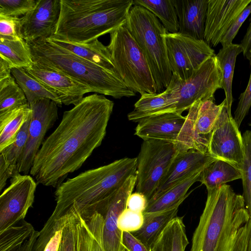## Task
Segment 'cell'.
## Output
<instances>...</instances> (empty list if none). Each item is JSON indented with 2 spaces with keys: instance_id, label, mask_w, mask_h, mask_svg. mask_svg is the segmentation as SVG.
Masks as SVG:
<instances>
[{
  "instance_id": "cell-24",
  "label": "cell",
  "mask_w": 251,
  "mask_h": 251,
  "mask_svg": "<svg viewBox=\"0 0 251 251\" xmlns=\"http://www.w3.org/2000/svg\"><path fill=\"white\" fill-rule=\"evenodd\" d=\"M179 203L164 211L144 214V223L139 230L131 232L148 248L151 247L168 224L177 216Z\"/></svg>"
},
{
  "instance_id": "cell-11",
  "label": "cell",
  "mask_w": 251,
  "mask_h": 251,
  "mask_svg": "<svg viewBox=\"0 0 251 251\" xmlns=\"http://www.w3.org/2000/svg\"><path fill=\"white\" fill-rule=\"evenodd\" d=\"M171 72L182 80L188 79L214 50L204 40H198L177 32L164 36Z\"/></svg>"
},
{
  "instance_id": "cell-34",
  "label": "cell",
  "mask_w": 251,
  "mask_h": 251,
  "mask_svg": "<svg viewBox=\"0 0 251 251\" xmlns=\"http://www.w3.org/2000/svg\"><path fill=\"white\" fill-rule=\"evenodd\" d=\"M34 231L31 224L23 220L0 232V251H20Z\"/></svg>"
},
{
  "instance_id": "cell-26",
  "label": "cell",
  "mask_w": 251,
  "mask_h": 251,
  "mask_svg": "<svg viewBox=\"0 0 251 251\" xmlns=\"http://www.w3.org/2000/svg\"><path fill=\"white\" fill-rule=\"evenodd\" d=\"M189 244L183 218L176 216L166 226L151 251H185Z\"/></svg>"
},
{
  "instance_id": "cell-4",
  "label": "cell",
  "mask_w": 251,
  "mask_h": 251,
  "mask_svg": "<svg viewBox=\"0 0 251 251\" xmlns=\"http://www.w3.org/2000/svg\"><path fill=\"white\" fill-rule=\"evenodd\" d=\"M133 0H60L54 36L91 42L126 24Z\"/></svg>"
},
{
  "instance_id": "cell-50",
  "label": "cell",
  "mask_w": 251,
  "mask_h": 251,
  "mask_svg": "<svg viewBox=\"0 0 251 251\" xmlns=\"http://www.w3.org/2000/svg\"><path fill=\"white\" fill-rule=\"evenodd\" d=\"M11 177V174L6 167L2 157L0 156V191L5 186L7 180Z\"/></svg>"
},
{
  "instance_id": "cell-6",
  "label": "cell",
  "mask_w": 251,
  "mask_h": 251,
  "mask_svg": "<svg viewBox=\"0 0 251 251\" xmlns=\"http://www.w3.org/2000/svg\"><path fill=\"white\" fill-rule=\"evenodd\" d=\"M125 25L144 54L157 93H162L172 77L164 38L168 32L154 14L137 5L131 8Z\"/></svg>"
},
{
  "instance_id": "cell-35",
  "label": "cell",
  "mask_w": 251,
  "mask_h": 251,
  "mask_svg": "<svg viewBox=\"0 0 251 251\" xmlns=\"http://www.w3.org/2000/svg\"><path fill=\"white\" fill-rule=\"evenodd\" d=\"M31 115V113L20 130L15 141L0 151V156L4 161L11 177L15 175L17 165L26 143Z\"/></svg>"
},
{
  "instance_id": "cell-51",
  "label": "cell",
  "mask_w": 251,
  "mask_h": 251,
  "mask_svg": "<svg viewBox=\"0 0 251 251\" xmlns=\"http://www.w3.org/2000/svg\"><path fill=\"white\" fill-rule=\"evenodd\" d=\"M12 68L5 60L0 58V80L9 78L12 76Z\"/></svg>"
},
{
  "instance_id": "cell-3",
  "label": "cell",
  "mask_w": 251,
  "mask_h": 251,
  "mask_svg": "<svg viewBox=\"0 0 251 251\" xmlns=\"http://www.w3.org/2000/svg\"><path fill=\"white\" fill-rule=\"evenodd\" d=\"M250 218L243 196L235 194L230 185L207 190L190 251H230L239 230Z\"/></svg>"
},
{
  "instance_id": "cell-25",
  "label": "cell",
  "mask_w": 251,
  "mask_h": 251,
  "mask_svg": "<svg viewBox=\"0 0 251 251\" xmlns=\"http://www.w3.org/2000/svg\"><path fill=\"white\" fill-rule=\"evenodd\" d=\"M202 171L189 176L168 189L157 198L150 201L143 214L161 212L179 203H182L189 194L187 193L189 189L194 183L199 181Z\"/></svg>"
},
{
  "instance_id": "cell-31",
  "label": "cell",
  "mask_w": 251,
  "mask_h": 251,
  "mask_svg": "<svg viewBox=\"0 0 251 251\" xmlns=\"http://www.w3.org/2000/svg\"><path fill=\"white\" fill-rule=\"evenodd\" d=\"M31 113L28 104L0 117V151L15 141Z\"/></svg>"
},
{
  "instance_id": "cell-15",
  "label": "cell",
  "mask_w": 251,
  "mask_h": 251,
  "mask_svg": "<svg viewBox=\"0 0 251 251\" xmlns=\"http://www.w3.org/2000/svg\"><path fill=\"white\" fill-rule=\"evenodd\" d=\"M60 13V0H37L34 8L20 18L19 33L27 43L54 35Z\"/></svg>"
},
{
  "instance_id": "cell-13",
  "label": "cell",
  "mask_w": 251,
  "mask_h": 251,
  "mask_svg": "<svg viewBox=\"0 0 251 251\" xmlns=\"http://www.w3.org/2000/svg\"><path fill=\"white\" fill-rule=\"evenodd\" d=\"M37 183L30 176L17 174L0 196V232L24 220L32 207Z\"/></svg>"
},
{
  "instance_id": "cell-39",
  "label": "cell",
  "mask_w": 251,
  "mask_h": 251,
  "mask_svg": "<svg viewBox=\"0 0 251 251\" xmlns=\"http://www.w3.org/2000/svg\"><path fill=\"white\" fill-rule=\"evenodd\" d=\"M69 215H65L53 223L46 222L42 229L39 231L32 251H44L48 243L53 237L56 231L67 222Z\"/></svg>"
},
{
  "instance_id": "cell-27",
  "label": "cell",
  "mask_w": 251,
  "mask_h": 251,
  "mask_svg": "<svg viewBox=\"0 0 251 251\" xmlns=\"http://www.w3.org/2000/svg\"><path fill=\"white\" fill-rule=\"evenodd\" d=\"M241 177V171L233 165L224 160L215 159L204 168L199 181L208 190Z\"/></svg>"
},
{
  "instance_id": "cell-14",
  "label": "cell",
  "mask_w": 251,
  "mask_h": 251,
  "mask_svg": "<svg viewBox=\"0 0 251 251\" xmlns=\"http://www.w3.org/2000/svg\"><path fill=\"white\" fill-rule=\"evenodd\" d=\"M208 153L213 158L228 162L240 171L244 155L242 135L234 118L223 107L210 134Z\"/></svg>"
},
{
  "instance_id": "cell-30",
  "label": "cell",
  "mask_w": 251,
  "mask_h": 251,
  "mask_svg": "<svg viewBox=\"0 0 251 251\" xmlns=\"http://www.w3.org/2000/svg\"><path fill=\"white\" fill-rule=\"evenodd\" d=\"M11 74L16 82L24 91L29 105L43 99H50L61 106L58 98L39 81L29 75L24 68H12Z\"/></svg>"
},
{
  "instance_id": "cell-7",
  "label": "cell",
  "mask_w": 251,
  "mask_h": 251,
  "mask_svg": "<svg viewBox=\"0 0 251 251\" xmlns=\"http://www.w3.org/2000/svg\"><path fill=\"white\" fill-rule=\"evenodd\" d=\"M107 47L117 73L128 89L141 95L157 93L144 54L125 24L110 33Z\"/></svg>"
},
{
  "instance_id": "cell-48",
  "label": "cell",
  "mask_w": 251,
  "mask_h": 251,
  "mask_svg": "<svg viewBox=\"0 0 251 251\" xmlns=\"http://www.w3.org/2000/svg\"><path fill=\"white\" fill-rule=\"evenodd\" d=\"M240 45L244 56L249 60L251 59V19L247 32Z\"/></svg>"
},
{
  "instance_id": "cell-16",
  "label": "cell",
  "mask_w": 251,
  "mask_h": 251,
  "mask_svg": "<svg viewBox=\"0 0 251 251\" xmlns=\"http://www.w3.org/2000/svg\"><path fill=\"white\" fill-rule=\"evenodd\" d=\"M136 175L129 176L108 200L100 213L103 218L102 242L104 251H125L122 244V231L118 226V218L126 208V202L136 186Z\"/></svg>"
},
{
  "instance_id": "cell-43",
  "label": "cell",
  "mask_w": 251,
  "mask_h": 251,
  "mask_svg": "<svg viewBox=\"0 0 251 251\" xmlns=\"http://www.w3.org/2000/svg\"><path fill=\"white\" fill-rule=\"evenodd\" d=\"M20 18L0 15V38L9 40L23 39L19 33Z\"/></svg>"
},
{
  "instance_id": "cell-54",
  "label": "cell",
  "mask_w": 251,
  "mask_h": 251,
  "mask_svg": "<svg viewBox=\"0 0 251 251\" xmlns=\"http://www.w3.org/2000/svg\"><path fill=\"white\" fill-rule=\"evenodd\" d=\"M77 251H93L92 246L89 244L84 243L80 245L77 249Z\"/></svg>"
},
{
  "instance_id": "cell-55",
  "label": "cell",
  "mask_w": 251,
  "mask_h": 251,
  "mask_svg": "<svg viewBox=\"0 0 251 251\" xmlns=\"http://www.w3.org/2000/svg\"><path fill=\"white\" fill-rule=\"evenodd\" d=\"M249 125L251 126V122L249 123Z\"/></svg>"
},
{
  "instance_id": "cell-1",
  "label": "cell",
  "mask_w": 251,
  "mask_h": 251,
  "mask_svg": "<svg viewBox=\"0 0 251 251\" xmlns=\"http://www.w3.org/2000/svg\"><path fill=\"white\" fill-rule=\"evenodd\" d=\"M113 107V101L95 93L65 111L35 157L30 174L36 182L57 187L79 169L101 145Z\"/></svg>"
},
{
  "instance_id": "cell-36",
  "label": "cell",
  "mask_w": 251,
  "mask_h": 251,
  "mask_svg": "<svg viewBox=\"0 0 251 251\" xmlns=\"http://www.w3.org/2000/svg\"><path fill=\"white\" fill-rule=\"evenodd\" d=\"M244 155L240 169L245 208L251 217V131L246 130L242 135Z\"/></svg>"
},
{
  "instance_id": "cell-19",
  "label": "cell",
  "mask_w": 251,
  "mask_h": 251,
  "mask_svg": "<svg viewBox=\"0 0 251 251\" xmlns=\"http://www.w3.org/2000/svg\"><path fill=\"white\" fill-rule=\"evenodd\" d=\"M215 159L208 153H202L195 150L179 152L173 160L150 201L157 198L189 176L202 171Z\"/></svg>"
},
{
  "instance_id": "cell-5",
  "label": "cell",
  "mask_w": 251,
  "mask_h": 251,
  "mask_svg": "<svg viewBox=\"0 0 251 251\" xmlns=\"http://www.w3.org/2000/svg\"><path fill=\"white\" fill-rule=\"evenodd\" d=\"M29 45L34 62L66 75L87 87L91 92L115 99L136 95L116 72L78 57L48 39Z\"/></svg>"
},
{
  "instance_id": "cell-47",
  "label": "cell",
  "mask_w": 251,
  "mask_h": 251,
  "mask_svg": "<svg viewBox=\"0 0 251 251\" xmlns=\"http://www.w3.org/2000/svg\"><path fill=\"white\" fill-rule=\"evenodd\" d=\"M247 237V225L246 223L239 230L230 251H246Z\"/></svg>"
},
{
  "instance_id": "cell-45",
  "label": "cell",
  "mask_w": 251,
  "mask_h": 251,
  "mask_svg": "<svg viewBox=\"0 0 251 251\" xmlns=\"http://www.w3.org/2000/svg\"><path fill=\"white\" fill-rule=\"evenodd\" d=\"M121 241L127 251H151L129 232L122 231Z\"/></svg>"
},
{
  "instance_id": "cell-12",
  "label": "cell",
  "mask_w": 251,
  "mask_h": 251,
  "mask_svg": "<svg viewBox=\"0 0 251 251\" xmlns=\"http://www.w3.org/2000/svg\"><path fill=\"white\" fill-rule=\"evenodd\" d=\"M29 106L31 115L28 137L17 165L15 175L21 173L27 175L30 172L35 157L44 141L46 133L58 119V106L50 99H41Z\"/></svg>"
},
{
  "instance_id": "cell-10",
  "label": "cell",
  "mask_w": 251,
  "mask_h": 251,
  "mask_svg": "<svg viewBox=\"0 0 251 251\" xmlns=\"http://www.w3.org/2000/svg\"><path fill=\"white\" fill-rule=\"evenodd\" d=\"M214 101L212 100H199L189 109L176 143L180 152L195 150L208 153L210 134L226 103L225 99L219 104H216Z\"/></svg>"
},
{
  "instance_id": "cell-56",
  "label": "cell",
  "mask_w": 251,
  "mask_h": 251,
  "mask_svg": "<svg viewBox=\"0 0 251 251\" xmlns=\"http://www.w3.org/2000/svg\"><path fill=\"white\" fill-rule=\"evenodd\" d=\"M125 251H127L125 249Z\"/></svg>"
},
{
  "instance_id": "cell-9",
  "label": "cell",
  "mask_w": 251,
  "mask_h": 251,
  "mask_svg": "<svg viewBox=\"0 0 251 251\" xmlns=\"http://www.w3.org/2000/svg\"><path fill=\"white\" fill-rule=\"evenodd\" d=\"M179 152L176 143L155 139L143 140L137 157L136 192L144 195L150 201Z\"/></svg>"
},
{
  "instance_id": "cell-33",
  "label": "cell",
  "mask_w": 251,
  "mask_h": 251,
  "mask_svg": "<svg viewBox=\"0 0 251 251\" xmlns=\"http://www.w3.org/2000/svg\"><path fill=\"white\" fill-rule=\"evenodd\" d=\"M28 104L24 91L13 76L0 80V117Z\"/></svg>"
},
{
  "instance_id": "cell-29",
  "label": "cell",
  "mask_w": 251,
  "mask_h": 251,
  "mask_svg": "<svg viewBox=\"0 0 251 251\" xmlns=\"http://www.w3.org/2000/svg\"><path fill=\"white\" fill-rule=\"evenodd\" d=\"M0 58L7 62L12 69L26 70L34 63L29 45L23 39L0 38Z\"/></svg>"
},
{
  "instance_id": "cell-23",
  "label": "cell",
  "mask_w": 251,
  "mask_h": 251,
  "mask_svg": "<svg viewBox=\"0 0 251 251\" xmlns=\"http://www.w3.org/2000/svg\"><path fill=\"white\" fill-rule=\"evenodd\" d=\"M135 103L133 110L127 114L133 122L154 115L176 112L174 104L165 90L160 93H144Z\"/></svg>"
},
{
  "instance_id": "cell-40",
  "label": "cell",
  "mask_w": 251,
  "mask_h": 251,
  "mask_svg": "<svg viewBox=\"0 0 251 251\" xmlns=\"http://www.w3.org/2000/svg\"><path fill=\"white\" fill-rule=\"evenodd\" d=\"M144 223L143 212L126 208L120 214L118 226L122 231L132 232L141 228Z\"/></svg>"
},
{
  "instance_id": "cell-28",
  "label": "cell",
  "mask_w": 251,
  "mask_h": 251,
  "mask_svg": "<svg viewBox=\"0 0 251 251\" xmlns=\"http://www.w3.org/2000/svg\"><path fill=\"white\" fill-rule=\"evenodd\" d=\"M242 52L240 44H230L223 47L216 56L218 59L223 75V88L225 91L228 113L231 114L233 101L232 86L234 71L237 56Z\"/></svg>"
},
{
  "instance_id": "cell-2",
  "label": "cell",
  "mask_w": 251,
  "mask_h": 251,
  "mask_svg": "<svg viewBox=\"0 0 251 251\" xmlns=\"http://www.w3.org/2000/svg\"><path fill=\"white\" fill-rule=\"evenodd\" d=\"M137 164V157H125L63 182L56 187V206L48 220L52 222L75 213L85 221L95 213H100L126 179L136 175Z\"/></svg>"
},
{
  "instance_id": "cell-49",
  "label": "cell",
  "mask_w": 251,
  "mask_h": 251,
  "mask_svg": "<svg viewBox=\"0 0 251 251\" xmlns=\"http://www.w3.org/2000/svg\"><path fill=\"white\" fill-rule=\"evenodd\" d=\"M61 226L54 233L53 237L50 239L44 251H58L60 245L62 229L65 225Z\"/></svg>"
},
{
  "instance_id": "cell-32",
  "label": "cell",
  "mask_w": 251,
  "mask_h": 251,
  "mask_svg": "<svg viewBox=\"0 0 251 251\" xmlns=\"http://www.w3.org/2000/svg\"><path fill=\"white\" fill-rule=\"evenodd\" d=\"M133 5L141 6L151 12L168 32H178V20L174 0H135Z\"/></svg>"
},
{
  "instance_id": "cell-18",
  "label": "cell",
  "mask_w": 251,
  "mask_h": 251,
  "mask_svg": "<svg viewBox=\"0 0 251 251\" xmlns=\"http://www.w3.org/2000/svg\"><path fill=\"white\" fill-rule=\"evenodd\" d=\"M25 70L54 93L62 104L75 105L84 98V94L91 92L87 87L66 75L34 62Z\"/></svg>"
},
{
  "instance_id": "cell-22",
  "label": "cell",
  "mask_w": 251,
  "mask_h": 251,
  "mask_svg": "<svg viewBox=\"0 0 251 251\" xmlns=\"http://www.w3.org/2000/svg\"><path fill=\"white\" fill-rule=\"evenodd\" d=\"M47 39L78 57L116 72L107 46L98 39L85 43L70 42L54 35Z\"/></svg>"
},
{
  "instance_id": "cell-53",
  "label": "cell",
  "mask_w": 251,
  "mask_h": 251,
  "mask_svg": "<svg viewBox=\"0 0 251 251\" xmlns=\"http://www.w3.org/2000/svg\"><path fill=\"white\" fill-rule=\"evenodd\" d=\"M247 247L246 251H251V217L247 223Z\"/></svg>"
},
{
  "instance_id": "cell-21",
  "label": "cell",
  "mask_w": 251,
  "mask_h": 251,
  "mask_svg": "<svg viewBox=\"0 0 251 251\" xmlns=\"http://www.w3.org/2000/svg\"><path fill=\"white\" fill-rule=\"evenodd\" d=\"M179 25L178 32L204 40L208 0H174Z\"/></svg>"
},
{
  "instance_id": "cell-38",
  "label": "cell",
  "mask_w": 251,
  "mask_h": 251,
  "mask_svg": "<svg viewBox=\"0 0 251 251\" xmlns=\"http://www.w3.org/2000/svg\"><path fill=\"white\" fill-rule=\"evenodd\" d=\"M37 0H0V15L20 18L32 9Z\"/></svg>"
},
{
  "instance_id": "cell-41",
  "label": "cell",
  "mask_w": 251,
  "mask_h": 251,
  "mask_svg": "<svg viewBox=\"0 0 251 251\" xmlns=\"http://www.w3.org/2000/svg\"><path fill=\"white\" fill-rule=\"evenodd\" d=\"M85 221L93 235V251H104L102 242L104 225L103 217L100 214L96 212Z\"/></svg>"
},
{
  "instance_id": "cell-42",
  "label": "cell",
  "mask_w": 251,
  "mask_h": 251,
  "mask_svg": "<svg viewBox=\"0 0 251 251\" xmlns=\"http://www.w3.org/2000/svg\"><path fill=\"white\" fill-rule=\"evenodd\" d=\"M251 68V59L250 60ZM251 106V69L248 84L245 90L239 97V101L234 112V119L238 126L240 127L242 121L248 114Z\"/></svg>"
},
{
  "instance_id": "cell-52",
  "label": "cell",
  "mask_w": 251,
  "mask_h": 251,
  "mask_svg": "<svg viewBox=\"0 0 251 251\" xmlns=\"http://www.w3.org/2000/svg\"><path fill=\"white\" fill-rule=\"evenodd\" d=\"M38 235L39 231L35 230L29 238L25 242L20 251H32Z\"/></svg>"
},
{
  "instance_id": "cell-37",
  "label": "cell",
  "mask_w": 251,
  "mask_h": 251,
  "mask_svg": "<svg viewBox=\"0 0 251 251\" xmlns=\"http://www.w3.org/2000/svg\"><path fill=\"white\" fill-rule=\"evenodd\" d=\"M64 226L58 251H77L79 215L71 213Z\"/></svg>"
},
{
  "instance_id": "cell-44",
  "label": "cell",
  "mask_w": 251,
  "mask_h": 251,
  "mask_svg": "<svg viewBox=\"0 0 251 251\" xmlns=\"http://www.w3.org/2000/svg\"><path fill=\"white\" fill-rule=\"evenodd\" d=\"M251 13V3L249 4L233 22L221 41L222 47L232 43L239 29Z\"/></svg>"
},
{
  "instance_id": "cell-8",
  "label": "cell",
  "mask_w": 251,
  "mask_h": 251,
  "mask_svg": "<svg viewBox=\"0 0 251 251\" xmlns=\"http://www.w3.org/2000/svg\"><path fill=\"white\" fill-rule=\"evenodd\" d=\"M222 88V72L215 55L204 61L186 80L173 74L166 90L176 112L182 114L198 100H215V93Z\"/></svg>"
},
{
  "instance_id": "cell-46",
  "label": "cell",
  "mask_w": 251,
  "mask_h": 251,
  "mask_svg": "<svg viewBox=\"0 0 251 251\" xmlns=\"http://www.w3.org/2000/svg\"><path fill=\"white\" fill-rule=\"evenodd\" d=\"M148 203L146 197L139 192L132 193L128 197L126 208L134 211L144 212Z\"/></svg>"
},
{
  "instance_id": "cell-17",
  "label": "cell",
  "mask_w": 251,
  "mask_h": 251,
  "mask_svg": "<svg viewBox=\"0 0 251 251\" xmlns=\"http://www.w3.org/2000/svg\"><path fill=\"white\" fill-rule=\"evenodd\" d=\"M251 0H208L204 40L216 47Z\"/></svg>"
},
{
  "instance_id": "cell-20",
  "label": "cell",
  "mask_w": 251,
  "mask_h": 251,
  "mask_svg": "<svg viewBox=\"0 0 251 251\" xmlns=\"http://www.w3.org/2000/svg\"><path fill=\"white\" fill-rule=\"evenodd\" d=\"M185 119L177 112L151 116L138 122L135 135L143 140L155 139L176 143Z\"/></svg>"
}]
</instances>
